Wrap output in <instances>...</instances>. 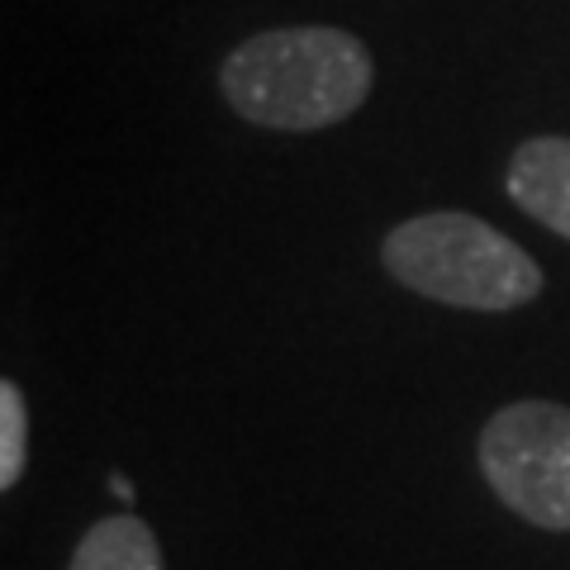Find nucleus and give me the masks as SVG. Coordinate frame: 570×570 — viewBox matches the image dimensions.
Returning <instances> with one entry per match:
<instances>
[{
    "mask_svg": "<svg viewBox=\"0 0 570 570\" xmlns=\"http://www.w3.org/2000/svg\"><path fill=\"white\" fill-rule=\"evenodd\" d=\"M371 81L376 67L366 43L333 24L253 33L219 67V91L234 115L285 134L343 124L366 105Z\"/></svg>",
    "mask_w": 570,
    "mask_h": 570,
    "instance_id": "obj_1",
    "label": "nucleus"
},
{
    "mask_svg": "<svg viewBox=\"0 0 570 570\" xmlns=\"http://www.w3.org/2000/svg\"><path fill=\"white\" fill-rule=\"evenodd\" d=\"M385 272L452 309H519L542 295V266L509 234L461 209L414 214L385 234Z\"/></svg>",
    "mask_w": 570,
    "mask_h": 570,
    "instance_id": "obj_2",
    "label": "nucleus"
},
{
    "mask_svg": "<svg viewBox=\"0 0 570 570\" xmlns=\"http://www.w3.org/2000/svg\"><path fill=\"white\" fill-rule=\"evenodd\" d=\"M480 471L499 504L547 532H570V409L551 400L504 404L480 428Z\"/></svg>",
    "mask_w": 570,
    "mask_h": 570,
    "instance_id": "obj_3",
    "label": "nucleus"
},
{
    "mask_svg": "<svg viewBox=\"0 0 570 570\" xmlns=\"http://www.w3.org/2000/svg\"><path fill=\"white\" fill-rule=\"evenodd\" d=\"M509 195L523 214L570 243V138H528L509 163Z\"/></svg>",
    "mask_w": 570,
    "mask_h": 570,
    "instance_id": "obj_4",
    "label": "nucleus"
},
{
    "mask_svg": "<svg viewBox=\"0 0 570 570\" xmlns=\"http://www.w3.org/2000/svg\"><path fill=\"white\" fill-rule=\"evenodd\" d=\"M67 570H167V566L157 532L142 519H134V513H115V519H100L77 542Z\"/></svg>",
    "mask_w": 570,
    "mask_h": 570,
    "instance_id": "obj_5",
    "label": "nucleus"
},
{
    "mask_svg": "<svg viewBox=\"0 0 570 570\" xmlns=\"http://www.w3.org/2000/svg\"><path fill=\"white\" fill-rule=\"evenodd\" d=\"M29 461V409L14 381H0V490H14Z\"/></svg>",
    "mask_w": 570,
    "mask_h": 570,
    "instance_id": "obj_6",
    "label": "nucleus"
},
{
    "mask_svg": "<svg viewBox=\"0 0 570 570\" xmlns=\"http://www.w3.org/2000/svg\"><path fill=\"white\" fill-rule=\"evenodd\" d=\"M110 490H115L119 499H134V485H129V480H124V475H110Z\"/></svg>",
    "mask_w": 570,
    "mask_h": 570,
    "instance_id": "obj_7",
    "label": "nucleus"
}]
</instances>
